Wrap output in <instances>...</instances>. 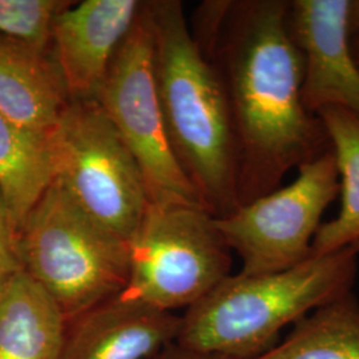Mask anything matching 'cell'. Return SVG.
<instances>
[{
    "label": "cell",
    "mask_w": 359,
    "mask_h": 359,
    "mask_svg": "<svg viewBox=\"0 0 359 359\" xmlns=\"http://www.w3.org/2000/svg\"><path fill=\"white\" fill-rule=\"evenodd\" d=\"M287 7L289 0H209L189 26L226 93L240 206L332 149L321 118L304 103V59L287 28Z\"/></svg>",
    "instance_id": "obj_1"
},
{
    "label": "cell",
    "mask_w": 359,
    "mask_h": 359,
    "mask_svg": "<svg viewBox=\"0 0 359 359\" xmlns=\"http://www.w3.org/2000/svg\"><path fill=\"white\" fill-rule=\"evenodd\" d=\"M256 359H359V301L353 292L316 309Z\"/></svg>",
    "instance_id": "obj_16"
},
{
    "label": "cell",
    "mask_w": 359,
    "mask_h": 359,
    "mask_svg": "<svg viewBox=\"0 0 359 359\" xmlns=\"http://www.w3.org/2000/svg\"><path fill=\"white\" fill-rule=\"evenodd\" d=\"M72 3L71 0H0V35L51 51L53 22Z\"/></svg>",
    "instance_id": "obj_17"
},
{
    "label": "cell",
    "mask_w": 359,
    "mask_h": 359,
    "mask_svg": "<svg viewBox=\"0 0 359 359\" xmlns=\"http://www.w3.org/2000/svg\"><path fill=\"white\" fill-rule=\"evenodd\" d=\"M154 359H231L219 354L197 351L188 347L181 346L177 342L170 344L169 346L163 348Z\"/></svg>",
    "instance_id": "obj_19"
},
{
    "label": "cell",
    "mask_w": 359,
    "mask_h": 359,
    "mask_svg": "<svg viewBox=\"0 0 359 359\" xmlns=\"http://www.w3.org/2000/svg\"><path fill=\"white\" fill-rule=\"evenodd\" d=\"M50 137L53 180L88 216L128 243L149 198L140 168L100 104L69 100Z\"/></svg>",
    "instance_id": "obj_6"
},
{
    "label": "cell",
    "mask_w": 359,
    "mask_h": 359,
    "mask_svg": "<svg viewBox=\"0 0 359 359\" xmlns=\"http://www.w3.org/2000/svg\"><path fill=\"white\" fill-rule=\"evenodd\" d=\"M156 88L168 142L216 218L238 206L237 144L216 68L200 51L179 0H148Z\"/></svg>",
    "instance_id": "obj_2"
},
{
    "label": "cell",
    "mask_w": 359,
    "mask_h": 359,
    "mask_svg": "<svg viewBox=\"0 0 359 359\" xmlns=\"http://www.w3.org/2000/svg\"><path fill=\"white\" fill-rule=\"evenodd\" d=\"M128 250V283L118 295L172 313L231 276V248L201 206L149 203Z\"/></svg>",
    "instance_id": "obj_5"
},
{
    "label": "cell",
    "mask_w": 359,
    "mask_h": 359,
    "mask_svg": "<svg viewBox=\"0 0 359 359\" xmlns=\"http://www.w3.org/2000/svg\"><path fill=\"white\" fill-rule=\"evenodd\" d=\"M95 100L140 168L149 203L206 209L168 142L156 88L147 1H142L136 22L116 52Z\"/></svg>",
    "instance_id": "obj_7"
},
{
    "label": "cell",
    "mask_w": 359,
    "mask_h": 359,
    "mask_svg": "<svg viewBox=\"0 0 359 359\" xmlns=\"http://www.w3.org/2000/svg\"><path fill=\"white\" fill-rule=\"evenodd\" d=\"M22 269L18 253V233L0 193V295Z\"/></svg>",
    "instance_id": "obj_18"
},
{
    "label": "cell",
    "mask_w": 359,
    "mask_h": 359,
    "mask_svg": "<svg viewBox=\"0 0 359 359\" xmlns=\"http://www.w3.org/2000/svg\"><path fill=\"white\" fill-rule=\"evenodd\" d=\"M65 322L51 297L20 270L0 295V359H60Z\"/></svg>",
    "instance_id": "obj_13"
},
{
    "label": "cell",
    "mask_w": 359,
    "mask_h": 359,
    "mask_svg": "<svg viewBox=\"0 0 359 359\" xmlns=\"http://www.w3.org/2000/svg\"><path fill=\"white\" fill-rule=\"evenodd\" d=\"M69 97L51 51L0 35V112L50 136Z\"/></svg>",
    "instance_id": "obj_12"
},
{
    "label": "cell",
    "mask_w": 359,
    "mask_h": 359,
    "mask_svg": "<svg viewBox=\"0 0 359 359\" xmlns=\"http://www.w3.org/2000/svg\"><path fill=\"white\" fill-rule=\"evenodd\" d=\"M348 6L350 0H289L287 28L304 59L302 97L314 115L337 107L359 116Z\"/></svg>",
    "instance_id": "obj_9"
},
{
    "label": "cell",
    "mask_w": 359,
    "mask_h": 359,
    "mask_svg": "<svg viewBox=\"0 0 359 359\" xmlns=\"http://www.w3.org/2000/svg\"><path fill=\"white\" fill-rule=\"evenodd\" d=\"M348 28L351 38L359 35V0H350L348 6Z\"/></svg>",
    "instance_id": "obj_20"
},
{
    "label": "cell",
    "mask_w": 359,
    "mask_h": 359,
    "mask_svg": "<svg viewBox=\"0 0 359 359\" xmlns=\"http://www.w3.org/2000/svg\"><path fill=\"white\" fill-rule=\"evenodd\" d=\"M181 317L120 295L65 322L60 359H154L176 342Z\"/></svg>",
    "instance_id": "obj_11"
},
{
    "label": "cell",
    "mask_w": 359,
    "mask_h": 359,
    "mask_svg": "<svg viewBox=\"0 0 359 359\" xmlns=\"http://www.w3.org/2000/svg\"><path fill=\"white\" fill-rule=\"evenodd\" d=\"M358 255L350 248L310 256L290 269L231 274L181 317L176 342L231 359H256L280 332L353 292Z\"/></svg>",
    "instance_id": "obj_3"
},
{
    "label": "cell",
    "mask_w": 359,
    "mask_h": 359,
    "mask_svg": "<svg viewBox=\"0 0 359 359\" xmlns=\"http://www.w3.org/2000/svg\"><path fill=\"white\" fill-rule=\"evenodd\" d=\"M53 179L51 137L23 128L0 112V193L16 233Z\"/></svg>",
    "instance_id": "obj_14"
},
{
    "label": "cell",
    "mask_w": 359,
    "mask_h": 359,
    "mask_svg": "<svg viewBox=\"0 0 359 359\" xmlns=\"http://www.w3.org/2000/svg\"><path fill=\"white\" fill-rule=\"evenodd\" d=\"M23 271L65 320L120 294L129 278L128 243L88 216L53 180L18 233Z\"/></svg>",
    "instance_id": "obj_4"
},
{
    "label": "cell",
    "mask_w": 359,
    "mask_h": 359,
    "mask_svg": "<svg viewBox=\"0 0 359 359\" xmlns=\"http://www.w3.org/2000/svg\"><path fill=\"white\" fill-rule=\"evenodd\" d=\"M350 249H351L354 253L359 255V240L358 241H355L354 244L351 245V246H350Z\"/></svg>",
    "instance_id": "obj_22"
},
{
    "label": "cell",
    "mask_w": 359,
    "mask_h": 359,
    "mask_svg": "<svg viewBox=\"0 0 359 359\" xmlns=\"http://www.w3.org/2000/svg\"><path fill=\"white\" fill-rule=\"evenodd\" d=\"M317 116L335 157L341 197L338 215L322 222L311 244L310 256H325L359 240V116L337 107L322 108Z\"/></svg>",
    "instance_id": "obj_15"
},
{
    "label": "cell",
    "mask_w": 359,
    "mask_h": 359,
    "mask_svg": "<svg viewBox=\"0 0 359 359\" xmlns=\"http://www.w3.org/2000/svg\"><path fill=\"white\" fill-rule=\"evenodd\" d=\"M139 0L74 1L53 22L51 53L69 100L95 99L142 8Z\"/></svg>",
    "instance_id": "obj_10"
},
{
    "label": "cell",
    "mask_w": 359,
    "mask_h": 359,
    "mask_svg": "<svg viewBox=\"0 0 359 359\" xmlns=\"http://www.w3.org/2000/svg\"><path fill=\"white\" fill-rule=\"evenodd\" d=\"M351 51H353V56L359 67V35L351 38Z\"/></svg>",
    "instance_id": "obj_21"
},
{
    "label": "cell",
    "mask_w": 359,
    "mask_h": 359,
    "mask_svg": "<svg viewBox=\"0 0 359 359\" xmlns=\"http://www.w3.org/2000/svg\"><path fill=\"white\" fill-rule=\"evenodd\" d=\"M290 184L216 218L225 243L243 259V274L290 269L308 259L322 216L339 196L333 151L298 168Z\"/></svg>",
    "instance_id": "obj_8"
}]
</instances>
